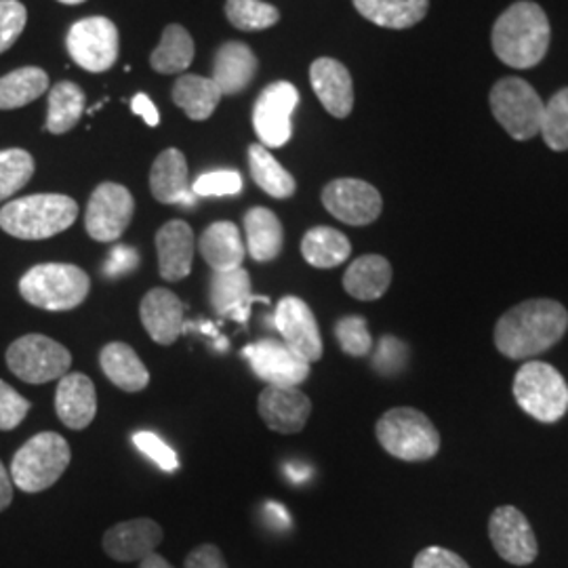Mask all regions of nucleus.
<instances>
[{"mask_svg": "<svg viewBox=\"0 0 568 568\" xmlns=\"http://www.w3.org/2000/svg\"><path fill=\"white\" fill-rule=\"evenodd\" d=\"M568 328L565 305L554 300H528L508 310L495 326V345L511 361H525L548 352Z\"/></svg>", "mask_w": 568, "mask_h": 568, "instance_id": "1", "label": "nucleus"}, {"mask_svg": "<svg viewBox=\"0 0 568 568\" xmlns=\"http://www.w3.org/2000/svg\"><path fill=\"white\" fill-rule=\"evenodd\" d=\"M65 47L77 65L87 72L100 74L110 70L119 60V28L108 18H84L70 28Z\"/></svg>", "mask_w": 568, "mask_h": 568, "instance_id": "10", "label": "nucleus"}, {"mask_svg": "<svg viewBox=\"0 0 568 568\" xmlns=\"http://www.w3.org/2000/svg\"><path fill=\"white\" fill-rule=\"evenodd\" d=\"M356 11L382 28L406 30L424 21L429 0H354Z\"/></svg>", "mask_w": 568, "mask_h": 568, "instance_id": "30", "label": "nucleus"}, {"mask_svg": "<svg viewBox=\"0 0 568 568\" xmlns=\"http://www.w3.org/2000/svg\"><path fill=\"white\" fill-rule=\"evenodd\" d=\"M253 373L267 386L300 387L310 377V363L278 339H262L243 349Z\"/></svg>", "mask_w": 568, "mask_h": 568, "instance_id": "13", "label": "nucleus"}, {"mask_svg": "<svg viewBox=\"0 0 568 568\" xmlns=\"http://www.w3.org/2000/svg\"><path fill=\"white\" fill-rule=\"evenodd\" d=\"M84 91L77 82H58L49 93V112L44 129L53 135H63L74 129L84 112Z\"/></svg>", "mask_w": 568, "mask_h": 568, "instance_id": "35", "label": "nucleus"}, {"mask_svg": "<svg viewBox=\"0 0 568 568\" xmlns=\"http://www.w3.org/2000/svg\"><path fill=\"white\" fill-rule=\"evenodd\" d=\"M133 445L140 448L143 455H148L164 471H178L180 469L178 453L169 447L163 438H159L156 434L138 432V434H133Z\"/></svg>", "mask_w": 568, "mask_h": 568, "instance_id": "43", "label": "nucleus"}, {"mask_svg": "<svg viewBox=\"0 0 568 568\" xmlns=\"http://www.w3.org/2000/svg\"><path fill=\"white\" fill-rule=\"evenodd\" d=\"M265 426L278 434H297L304 429L312 403L297 387L267 386L257 400Z\"/></svg>", "mask_w": 568, "mask_h": 568, "instance_id": "18", "label": "nucleus"}, {"mask_svg": "<svg viewBox=\"0 0 568 568\" xmlns=\"http://www.w3.org/2000/svg\"><path fill=\"white\" fill-rule=\"evenodd\" d=\"M152 196L163 204H196L192 183L187 175V161L182 150L166 148L156 156L150 171Z\"/></svg>", "mask_w": 568, "mask_h": 568, "instance_id": "20", "label": "nucleus"}, {"mask_svg": "<svg viewBox=\"0 0 568 568\" xmlns=\"http://www.w3.org/2000/svg\"><path fill=\"white\" fill-rule=\"evenodd\" d=\"M335 337L347 356H366L373 349V337L363 316H345L335 326Z\"/></svg>", "mask_w": 568, "mask_h": 568, "instance_id": "40", "label": "nucleus"}, {"mask_svg": "<svg viewBox=\"0 0 568 568\" xmlns=\"http://www.w3.org/2000/svg\"><path fill=\"white\" fill-rule=\"evenodd\" d=\"M392 283V265L382 255H363L345 270L344 288L361 302H375L386 295Z\"/></svg>", "mask_w": 568, "mask_h": 568, "instance_id": "28", "label": "nucleus"}, {"mask_svg": "<svg viewBox=\"0 0 568 568\" xmlns=\"http://www.w3.org/2000/svg\"><path fill=\"white\" fill-rule=\"evenodd\" d=\"M246 253L260 262H274L283 251L284 232L281 220L265 206H253L244 213Z\"/></svg>", "mask_w": 568, "mask_h": 568, "instance_id": "26", "label": "nucleus"}, {"mask_svg": "<svg viewBox=\"0 0 568 568\" xmlns=\"http://www.w3.org/2000/svg\"><path fill=\"white\" fill-rule=\"evenodd\" d=\"M156 251H159V270L166 283L183 281L194 262V232L192 227L173 220L156 232Z\"/></svg>", "mask_w": 568, "mask_h": 568, "instance_id": "24", "label": "nucleus"}, {"mask_svg": "<svg viewBox=\"0 0 568 568\" xmlns=\"http://www.w3.org/2000/svg\"><path fill=\"white\" fill-rule=\"evenodd\" d=\"M34 175V159L21 148L0 150V203L20 192Z\"/></svg>", "mask_w": 568, "mask_h": 568, "instance_id": "38", "label": "nucleus"}, {"mask_svg": "<svg viewBox=\"0 0 568 568\" xmlns=\"http://www.w3.org/2000/svg\"><path fill=\"white\" fill-rule=\"evenodd\" d=\"M131 110H133L138 116H142L145 124H150V126H159V122H161V114H159L156 105L152 103V100H150L145 93H138V95L133 98V102H131Z\"/></svg>", "mask_w": 568, "mask_h": 568, "instance_id": "49", "label": "nucleus"}, {"mask_svg": "<svg viewBox=\"0 0 568 568\" xmlns=\"http://www.w3.org/2000/svg\"><path fill=\"white\" fill-rule=\"evenodd\" d=\"M493 51L509 68L528 70L546 58L551 28L546 11L530 0L514 2L493 26Z\"/></svg>", "mask_w": 568, "mask_h": 568, "instance_id": "2", "label": "nucleus"}, {"mask_svg": "<svg viewBox=\"0 0 568 568\" xmlns=\"http://www.w3.org/2000/svg\"><path fill=\"white\" fill-rule=\"evenodd\" d=\"M514 398L532 419L556 424L567 415V379L548 363L528 361L514 377Z\"/></svg>", "mask_w": 568, "mask_h": 568, "instance_id": "7", "label": "nucleus"}, {"mask_svg": "<svg viewBox=\"0 0 568 568\" xmlns=\"http://www.w3.org/2000/svg\"><path fill=\"white\" fill-rule=\"evenodd\" d=\"M204 262L213 272H227L243 267L244 243L239 225L232 222H215L209 225L199 241Z\"/></svg>", "mask_w": 568, "mask_h": 568, "instance_id": "27", "label": "nucleus"}, {"mask_svg": "<svg viewBox=\"0 0 568 568\" xmlns=\"http://www.w3.org/2000/svg\"><path fill=\"white\" fill-rule=\"evenodd\" d=\"M243 190V178L239 171H211L203 173L196 182L192 183V192L199 199L206 196H236Z\"/></svg>", "mask_w": 568, "mask_h": 568, "instance_id": "41", "label": "nucleus"}, {"mask_svg": "<svg viewBox=\"0 0 568 568\" xmlns=\"http://www.w3.org/2000/svg\"><path fill=\"white\" fill-rule=\"evenodd\" d=\"M211 304L213 310L224 316L234 318L239 323H246L251 314L253 302L270 304L267 297H257L251 291V276L244 267L227 270V272H213L211 276Z\"/></svg>", "mask_w": 568, "mask_h": 568, "instance_id": "21", "label": "nucleus"}, {"mask_svg": "<svg viewBox=\"0 0 568 568\" xmlns=\"http://www.w3.org/2000/svg\"><path fill=\"white\" fill-rule=\"evenodd\" d=\"M140 568H173L166 560H164L163 556H159V554H150L148 558H143L142 565Z\"/></svg>", "mask_w": 568, "mask_h": 568, "instance_id": "52", "label": "nucleus"}, {"mask_svg": "<svg viewBox=\"0 0 568 568\" xmlns=\"http://www.w3.org/2000/svg\"><path fill=\"white\" fill-rule=\"evenodd\" d=\"M265 511H267V514L274 518V523H278L281 527H288V525H291V518H288V514H286V509H284L283 506L267 504Z\"/></svg>", "mask_w": 568, "mask_h": 568, "instance_id": "51", "label": "nucleus"}, {"mask_svg": "<svg viewBox=\"0 0 568 568\" xmlns=\"http://www.w3.org/2000/svg\"><path fill=\"white\" fill-rule=\"evenodd\" d=\"M49 89V77L41 68L26 65L0 79V110H18L37 102Z\"/></svg>", "mask_w": 568, "mask_h": 568, "instance_id": "36", "label": "nucleus"}, {"mask_svg": "<svg viewBox=\"0 0 568 568\" xmlns=\"http://www.w3.org/2000/svg\"><path fill=\"white\" fill-rule=\"evenodd\" d=\"M310 82L326 112L335 119H345L354 110V82L342 61L321 58L310 65Z\"/></svg>", "mask_w": 568, "mask_h": 568, "instance_id": "19", "label": "nucleus"}, {"mask_svg": "<svg viewBox=\"0 0 568 568\" xmlns=\"http://www.w3.org/2000/svg\"><path fill=\"white\" fill-rule=\"evenodd\" d=\"M30 400H26L20 392L0 379V432H9L20 426L30 413Z\"/></svg>", "mask_w": 568, "mask_h": 568, "instance_id": "44", "label": "nucleus"}, {"mask_svg": "<svg viewBox=\"0 0 568 568\" xmlns=\"http://www.w3.org/2000/svg\"><path fill=\"white\" fill-rule=\"evenodd\" d=\"M143 328L161 345L178 342L183 328L182 300L169 288H152L140 305Z\"/></svg>", "mask_w": 568, "mask_h": 568, "instance_id": "23", "label": "nucleus"}, {"mask_svg": "<svg viewBox=\"0 0 568 568\" xmlns=\"http://www.w3.org/2000/svg\"><path fill=\"white\" fill-rule=\"evenodd\" d=\"M79 217V204L65 194H32L0 209V227L20 241H44Z\"/></svg>", "mask_w": 568, "mask_h": 568, "instance_id": "3", "label": "nucleus"}, {"mask_svg": "<svg viewBox=\"0 0 568 568\" xmlns=\"http://www.w3.org/2000/svg\"><path fill=\"white\" fill-rule=\"evenodd\" d=\"M135 213L133 194L121 183H100L87 204V234L98 243L119 241Z\"/></svg>", "mask_w": 568, "mask_h": 568, "instance_id": "11", "label": "nucleus"}, {"mask_svg": "<svg viewBox=\"0 0 568 568\" xmlns=\"http://www.w3.org/2000/svg\"><path fill=\"white\" fill-rule=\"evenodd\" d=\"M377 440L403 462H427L440 450V434L429 417L417 408L398 406L377 422Z\"/></svg>", "mask_w": 568, "mask_h": 568, "instance_id": "6", "label": "nucleus"}, {"mask_svg": "<svg viewBox=\"0 0 568 568\" xmlns=\"http://www.w3.org/2000/svg\"><path fill=\"white\" fill-rule=\"evenodd\" d=\"M194 53L196 47L190 32L180 23H171L164 28L163 39L152 51L150 63L161 74H182L194 61Z\"/></svg>", "mask_w": 568, "mask_h": 568, "instance_id": "34", "label": "nucleus"}, {"mask_svg": "<svg viewBox=\"0 0 568 568\" xmlns=\"http://www.w3.org/2000/svg\"><path fill=\"white\" fill-rule=\"evenodd\" d=\"M352 253V244L347 236L335 227L316 225L305 232L302 241V255L305 262L318 270H331L344 264Z\"/></svg>", "mask_w": 568, "mask_h": 568, "instance_id": "32", "label": "nucleus"}, {"mask_svg": "<svg viewBox=\"0 0 568 568\" xmlns=\"http://www.w3.org/2000/svg\"><path fill=\"white\" fill-rule=\"evenodd\" d=\"M72 450L55 432L32 436L11 462V480L23 493H41L53 487L70 466Z\"/></svg>", "mask_w": 568, "mask_h": 568, "instance_id": "5", "label": "nucleus"}, {"mask_svg": "<svg viewBox=\"0 0 568 568\" xmlns=\"http://www.w3.org/2000/svg\"><path fill=\"white\" fill-rule=\"evenodd\" d=\"M185 568H227L224 556L220 548L204 544L201 548L194 549L185 558Z\"/></svg>", "mask_w": 568, "mask_h": 568, "instance_id": "48", "label": "nucleus"}, {"mask_svg": "<svg viewBox=\"0 0 568 568\" xmlns=\"http://www.w3.org/2000/svg\"><path fill=\"white\" fill-rule=\"evenodd\" d=\"M300 103V91L291 82L267 84L253 108V126L265 148H283L293 135L291 116Z\"/></svg>", "mask_w": 568, "mask_h": 568, "instance_id": "12", "label": "nucleus"}, {"mask_svg": "<svg viewBox=\"0 0 568 568\" xmlns=\"http://www.w3.org/2000/svg\"><path fill=\"white\" fill-rule=\"evenodd\" d=\"M413 568H469V565L459 554L447 548L432 546V548L422 549L415 556Z\"/></svg>", "mask_w": 568, "mask_h": 568, "instance_id": "46", "label": "nucleus"}, {"mask_svg": "<svg viewBox=\"0 0 568 568\" xmlns=\"http://www.w3.org/2000/svg\"><path fill=\"white\" fill-rule=\"evenodd\" d=\"M274 323L283 335L284 344L288 345L305 363H318L323 358V337L316 323L314 312L304 300L295 295H286L274 314Z\"/></svg>", "mask_w": 568, "mask_h": 568, "instance_id": "16", "label": "nucleus"}, {"mask_svg": "<svg viewBox=\"0 0 568 568\" xmlns=\"http://www.w3.org/2000/svg\"><path fill=\"white\" fill-rule=\"evenodd\" d=\"M260 70L257 55L244 42H224L213 63V81L224 95H239Z\"/></svg>", "mask_w": 568, "mask_h": 568, "instance_id": "25", "label": "nucleus"}, {"mask_svg": "<svg viewBox=\"0 0 568 568\" xmlns=\"http://www.w3.org/2000/svg\"><path fill=\"white\" fill-rule=\"evenodd\" d=\"M405 361V344H400L396 337H384V339L379 342L373 365H375V368H377L379 373L392 375V373H396V371L403 368Z\"/></svg>", "mask_w": 568, "mask_h": 568, "instance_id": "45", "label": "nucleus"}, {"mask_svg": "<svg viewBox=\"0 0 568 568\" xmlns=\"http://www.w3.org/2000/svg\"><path fill=\"white\" fill-rule=\"evenodd\" d=\"M248 169L251 178L272 199H291L297 192L295 178L278 163L262 143L248 145Z\"/></svg>", "mask_w": 568, "mask_h": 568, "instance_id": "33", "label": "nucleus"}, {"mask_svg": "<svg viewBox=\"0 0 568 568\" xmlns=\"http://www.w3.org/2000/svg\"><path fill=\"white\" fill-rule=\"evenodd\" d=\"M488 535L495 551L514 567H527L537 558V537L527 516L514 506H501L490 514Z\"/></svg>", "mask_w": 568, "mask_h": 568, "instance_id": "15", "label": "nucleus"}, {"mask_svg": "<svg viewBox=\"0 0 568 568\" xmlns=\"http://www.w3.org/2000/svg\"><path fill=\"white\" fill-rule=\"evenodd\" d=\"M225 16L234 28L244 32H260L281 21V11L262 0H227Z\"/></svg>", "mask_w": 568, "mask_h": 568, "instance_id": "37", "label": "nucleus"}, {"mask_svg": "<svg viewBox=\"0 0 568 568\" xmlns=\"http://www.w3.org/2000/svg\"><path fill=\"white\" fill-rule=\"evenodd\" d=\"M138 265H140L138 251H135L133 246H126V244H116V246L110 251L108 260H105L103 274H105L108 278H119V276H124V274L133 272Z\"/></svg>", "mask_w": 568, "mask_h": 568, "instance_id": "47", "label": "nucleus"}, {"mask_svg": "<svg viewBox=\"0 0 568 568\" xmlns=\"http://www.w3.org/2000/svg\"><path fill=\"white\" fill-rule=\"evenodd\" d=\"M163 541V528L150 518L119 523L103 535V551L119 562H135L148 558Z\"/></svg>", "mask_w": 568, "mask_h": 568, "instance_id": "17", "label": "nucleus"}, {"mask_svg": "<svg viewBox=\"0 0 568 568\" xmlns=\"http://www.w3.org/2000/svg\"><path fill=\"white\" fill-rule=\"evenodd\" d=\"M55 413L70 429H84L98 415V394L93 382L82 373H65L55 392Z\"/></svg>", "mask_w": 568, "mask_h": 568, "instance_id": "22", "label": "nucleus"}, {"mask_svg": "<svg viewBox=\"0 0 568 568\" xmlns=\"http://www.w3.org/2000/svg\"><path fill=\"white\" fill-rule=\"evenodd\" d=\"M13 501V480L11 474L7 471V467L0 462V511L9 508Z\"/></svg>", "mask_w": 568, "mask_h": 568, "instance_id": "50", "label": "nucleus"}, {"mask_svg": "<svg viewBox=\"0 0 568 568\" xmlns=\"http://www.w3.org/2000/svg\"><path fill=\"white\" fill-rule=\"evenodd\" d=\"M60 2H63V4H81L84 0H60Z\"/></svg>", "mask_w": 568, "mask_h": 568, "instance_id": "53", "label": "nucleus"}, {"mask_svg": "<svg viewBox=\"0 0 568 568\" xmlns=\"http://www.w3.org/2000/svg\"><path fill=\"white\" fill-rule=\"evenodd\" d=\"M91 291L89 274L72 264H41L30 267L20 281L21 297L34 307L68 312L87 300Z\"/></svg>", "mask_w": 568, "mask_h": 568, "instance_id": "4", "label": "nucleus"}, {"mask_svg": "<svg viewBox=\"0 0 568 568\" xmlns=\"http://www.w3.org/2000/svg\"><path fill=\"white\" fill-rule=\"evenodd\" d=\"M323 204L335 220L347 225L373 224L384 209V201L377 187L352 178L326 183L323 190Z\"/></svg>", "mask_w": 568, "mask_h": 568, "instance_id": "14", "label": "nucleus"}, {"mask_svg": "<svg viewBox=\"0 0 568 568\" xmlns=\"http://www.w3.org/2000/svg\"><path fill=\"white\" fill-rule=\"evenodd\" d=\"M224 93L213 79L183 74L173 87V102L182 108L190 121H206L220 105Z\"/></svg>", "mask_w": 568, "mask_h": 568, "instance_id": "31", "label": "nucleus"}, {"mask_svg": "<svg viewBox=\"0 0 568 568\" xmlns=\"http://www.w3.org/2000/svg\"><path fill=\"white\" fill-rule=\"evenodd\" d=\"M490 110L509 138L527 142L541 131L546 102L527 81L508 77L490 89Z\"/></svg>", "mask_w": 568, "mask_h": 568, "instance_id": "8", "label": "nucleus"}, {"mask_svg": "<svg viewBox=\"0 0 568 568\" xmlns=\"http://www.w3.org/2000/svg\"><path fill=\"white\" fill-rule=\"evenodd\" d=\"M539 135L554 152L568 150V87L546 103Z\"/></svg>", "mask_w": 568, "mask_h": 568, "instance_id": "39", "label": "nucleus"}, {"mask_svg": "<svg viewBox=\"0 0 568 568\" xmlns=\"http://www.w3.org/2000/svg\"><path fill=\"white\" fill-rule=\"evenodd\" d=\"M7 366L26 384H49L61 379L72 365L68 347L44 335H23L7 349Z\"/></svg>", "mask_w": 568, "mask_h": 568, "instance_id": "9", "label": "nucleus"}, {"mask_svg": "<svg viewBox=\"0 0 568 568\" xmlns=\"http://www.w3.org/2000/svg\"><path fill=\"white\" fill-rule=\"evenodd\" d=\"M28 23V11L20 0H0V55L20 39Z\"/></svg>", "mask_w": 568, "mask_h": 568, "instance_id": "42", "label": "nucleus"}, {"mask_svg": "<svg viewBox=\"0 0 568 568\" xmlns=\"http://www.w3.org/2000/svg\"><path fill=\"white\" fill-rule=\"evenodd\" d=\"M103 375L124 392H142L150 384V373L131 345L114 342L100 354Z\"/></svg>", "mask_w": 568, "mask_h": 568, "instance_id": "29", "label": "nucleus"}]
</instances>
